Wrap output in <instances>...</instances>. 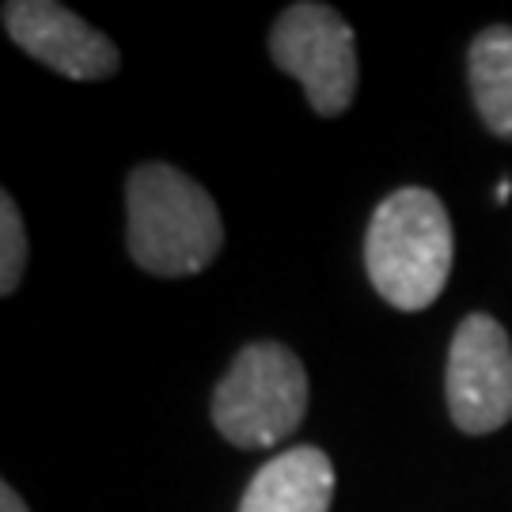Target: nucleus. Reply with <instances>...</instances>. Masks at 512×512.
I'll return each mask as SVG.
<instances>
[{
  "label": "nucleus",
  "mask_w": 512,
  "mask_h": 512,
  "mask_svg": "<svg viewBox=\"0 0 512 512\" xmlns=\"http://www.w3.org/2000/svg\"><path fill=\"white\" fill-rule=\"evenodd\" d=\"M129 255L156 277H190L220 255L224 224L209 190L171 164H141L126 183Z\"/></svg>",
  "instance_id": "obj_1"
},
{
  "label": "nucleus",
  "mask_w": 512,
  "mask_h": 512,
  "mask_svg": "<svg viewBox=\"0 0 512 512\" xmlns=\"http://www.w3.org/2000/svg\"><path fill=\"white\" fill-rule=\"evenodd\" d=\"M452 220L425 186L387 194L368 220L365 270L372 289L399 311H425L452 274Z\"/></svg>",
  "instance_id": "obj_2"
},
{
  "label": "nucleus",
  "mask_w": 512,
  "mask_h": 512,
  "mask_svg": "<svg viewBox=\"0 0 512 512\" xmlns=\"http://www.w3.org/2000/svg\"><path fill=\"white\" fill-rule=\"evenodd\" d=\"M308 414V372L281 342H251L213 391V425L236 448H274Z\"/></svg>",
  "instance_id": "obj_3"
},
{
  "label": "nucleus",
  "mask_w": 512,
  "mask_h": 512,
  "mask_svg": "<svg viewBox=\"0 0 512 512\" xmlns=\"http://www.w3.org/2000/svg\"><path fill=\"white\" fill-rule=\"evenodd\" d=\"M270 54L281 73L296 76L319 118L346 114L357 95V46L353 27L330 4H293L270 31Z\"/></svg>",
  "instance_id": "obj_4"
},
{
  "label": "nucleus",
  "mask_w": 512,
  "mask_h": 512,
  "mask_svg": "<svg viewBox=\"0 0 512 512\" xmlns=\"http://www.w3.org/2000/svg\"><path fill=\"white\" fill-rule=\"evenodd\" d=\"M444 391L452 421L471 437L497 433L512 421V342L494 315L475 311L456 327Z\"/></svg>",
  "instance_id": "obj_5"
},
{
  "label": "nucleus",
  "mask_w": 512,
  "mask_h": 512,
  "mask_svg": "<svg viewBox=\"0 0 512 512\" xmlns=\"http://www.w3.org/2000/svg\"><path fill=\"white\" fill-rule=\"evenodd\" d=\"M4 31L23 54L69 80H107L118 73V46L92 23L54 0H8Z\"/></svg>",
  "instance_id": "obj_6"
},
{
  "label": "nucleus",
  "mask_w": 512,
  "mask_h": 512,
  "mask_svg": "<svg viewBox=\"0 0 512 512\" xmlns=\"http://www.w3.org/2000/svg\"><path fill=\"white\" fill-rule=\"evenodd\" d=\"M334 497V463L327 452L300 444L258 467L239 512H327Z\"/></svg>",
  "instance_id": "obj_7"
},
{
  "label": "nucleus",
  "mask_w": 512,
  "mask_h": 512,
  "mask_svg": "<svg viewBox=\"0 0 512 512\" xmlns=\"http://www.w3.org/2000/svg\"><path fill=\"white\" fill-rule=\"evenodd\" d=\"M471 95L482 126L501 141H512V27L494 23L467 50Z\"/></svg>",
  "instance_id": "obj_8"
},
{
  "label": "nucleus",
  "mask_w": 512,
  "mask_h": 512,
  "mask_svg": "<svg viewBox=\"0 0 512 512\" xmlns=\"http://www.w3.org/2000/svg\"><path fill=\"white\" fill-rule=\"evenodd\" d=\"M27 266V228L12 194H0V293L12 296Z\"/></svg>",
  "instance_id": "obj_9"
},
{
  "label": "nucleus",
  "mask_w": 512,
  "mask_h": 512,
  "mask_svg": "<svg viewBox=\"0 0 512 512\" xmlns=\"http://www.w3.org/2000/svg\"><path fill=\"white\" fill-rule=\"evenodd\" d=\"M0 512H27V505H23V497H19L16 490L8 486V482L0 486Z\"/></svg>",
  "instance_id": "obj_10"
},
{
  "label": "nucleus",
  "mask_w": 512,
  "mask_h": 512,
  "mask_svg": "<svg viewBox=\"0 0 512 512\" xmlns=\"http://www.w3.org/2000/svg\"><path fill=\"white\" fill-rule=\"evenodd\" d=\"M509 194H512V186H509V183H501V186H497V202H501V205L509 202Z\"/></svg>",
  "instance_id": "obj_11"
}]
</instances>
